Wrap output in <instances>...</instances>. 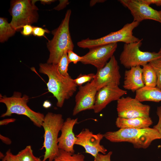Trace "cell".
Instances as JSON below:
<instances>
[{"instance_id": "26", "label": "cell", "mask_w": 161, "mask_h": 161, "mask_svg": "<svg viewBox=\"0 0 161 161\" xmlns=\"http://www.w3.org/2000/svg\"><path fill=\"white\" fill-rule=\"evenodd\" d=\"M95 75V74L94 73L80 74L76 78L74 79V81L77 86H80L86 83L91 82L94 79Z\"/></svg>"}, {"instance_id": "10", "label": "cell", "mask_w": 161, "mask_h": 161, "mask_svg": "<svg viewBox=\"0 0 161 161\" xmlns=\"http://www.w3.org/2000/svg\"><path fill=\"white\" fill-rule=\"evenodd\" d=\"M117 46V43H114L91 48L88 53L82 56L80 62L84 64L92 65L97 69L102 68L114 55Z\"/></svg>"}, {"instance_id": "36", "label": "cell", "mask_w": 161, "mask_h": 161, "mask_svg": "<svg viewBox=\"0 0 161 161\" xmlns=\"http://www.w3.org/2000/svg\"><path fill=\"white\" fill-rule=\"evenodd\" d=\"M0 139L4 143L7 145H10L12 143L11 140L9 138L1 134H0Z\"/></svg>"}, {"instance_id": "33", "label": "cell", "mask_w": 161, "mask_h": 161, "mask_svg": "<svg viewBox=\"0 0 161 161\" xmlns=\"http://www.w3.org/2000/svg\"><path fill=\"white\" fill-rule=\"evenodd\" d=\"M5 157V161H18L16 155L13 154L10 149H9L6 152Z\"/></svg>"}, {"instance_id": "11", "label": "cell", "mask_w": 161, "mask_h": 161, "mask_svg": "<svg viewBox=\"0 0 161 161\" xmlns=\"http://www.w3.org/2000/svg\"><path fill=\"white\" fill-rule=\"evenodd\" d=\"M130 11L133 21L140 23L145 20H152L161 23V12L151 7L142 0L118 1Z\"/></svg>"}, {"instance_id": "1", "label": "cell", "mask_w": 161, "mask_h": 161, "mask_svg": "<svg viewBox=\"0 0 161 161\" xmlns=\"http://www.w3.org/2000/svg\"><path fill=\"white\" fill-rule=\"evenodd\" d=\"M39 72L47 76V89L57 99V106L61 108L65 100L71 97L77 90V86L74 79L70 76L61 75L58 71L57 64L40 63Z\"/></svg>"}, {"instance_id": "39", "label": "cell", "mask_w": 161, "mask_h": 161, "mask_svg": "<svg viewBox=\"0 0 161 161\" xmlns=\"http://www.w3.org/2000/svg\"><path fill=\"white\" fill-rule=\"evenodd\" d=\"M43 106L44 108L47 109L51 107L52 104L49 101L47 100L44 101Z\"/></svg>"}, {"instance_id": "12", "label": "cell", "mask_w": 161, "mask_h": 161, "mask_svg": "<svg viewBox=\"0 0 161 161\" xmlns=\"http://www.w3.org/2000/svg\"><path fill=\"white\" fill-rule=\"evenodd\" d=\"M97 90L93 79L84 86H79L75 97V105L72 115L75 116L82 111L93 110Z\"/></svg>"}, {"instance_id": "15", "label": "cell", "mask_w": 161, "mask_h": 161, "mask_svg": "<svg viewBox=\"0 0 161 161\" xmlns=\"http://www.w3.org/2000/svg\"><path fill=\"white\" fill-rule=\"evenodd\" d=\"M118 85L111 83L102 87L97 92L93 111L95 113L100 112L111 102L117 101L127 93Z\"/></svg>"}, {"instance_id": "29", "label": "cell", "mask_w": 161, "mask_h": 161, "mask_svg": "<svg viewBox=\"0 0 161 161\" xmlns=\"http://www.w3.org/2000/svg\"><path fill=\"white\" fill-rule=\"evenodd\" d=\"M112 154V151L105 154L99 153L94 157L93 161H111V157Z\"/></svg>"}, {"instance_id": "24", "label": "cell", "mask_w": 161, "mask_h": 161, "mask_svg": "<svg viewBox=\"0 0 161 161\" xmlns=\"http://www.w3.org/2000/svg\"><path fill=\"white\" fill-rule=\"evenodd\" d=\"M69 64L67 51H66L64 53L57 64L58 71L62 75L66 77L70 76L68 72V67Z\"/></svg>"}, {"instance_id": "35", "label": "cell", "mask_w": 161, "mask_h": 161, "mask_svg": "<svg viewBox=\"0 0 161 161\" xmlns=\"http://www.w3.org/2000/svg\"><path fill=\"white\" fill-rule=\"evenodd\" d=\"M16 119L14 118L5 119L2 120L0 121V125H5L14 122Z\"/></svg>"}, {"instance_id": "20", "label": "cell", "mask_w": 161, "mask_h": 161, "mask_svg": "<svg viewBox=\"0 0 161 161\" xmlns=\"http://www.w3.org/2000/svg\"><path fill=\"white\" fill-rule=\"evenodd\" d=\"M142 79L145 86L156 87L157 78L156 72L149 64L145 65L142 68Z\"/></svg>"}, {"instance_id": "18", "label": "cell", "mask_w": 161, "mask_h": 161, "mask_svg": "<svg viewBox=\"0 0 161 161\" xmlns=\"http://www.w3.org/2000/svg\"><path fill=\"white\" fill-rule=\"evenodd\" d=\"M153 122L149 117L132 118H124L118 117L115 121L116 126L120 129H143L149 127Z\"/></svg>"}, {"instance_id": "21", "label": "cell", "mask_w": 161, "mask_h": 161, "mask_svg": "<svg viewBox=\"0 0 161 161\" xmlns=\"http://www.w3.org/2000/svg\"><path fill=\"white\" fill-rule=\"evenodd\" d=\"M16 30L8 22L7 19L4 17L0 18V42L4 43L13 36Z\"/></svg>"}, {"instance_id": "40", "label": "cell", "mask_w": 161, "mask_h": 161, "mask_svg": "<svg viewBox=\"0 0 161 161\" xmlns=\"http://www.w3.org/2000/svg\"><path fill=\"white\" fill-rule=\"evenodd\" d=\"M158 53H161V47L160 48L159 51L158 52Z\"/></svg>"}, {"instance_id": "31", "label": "cell", "mask_w": 161, "mask_h": 161, "mask_svg": "<svg viewBox=\"0 0 161 161\" xmlns=\"http://www.w3.org/2000/svg\"><path fill=\"white\" fill-rule=\"evenodd\" d=\"M33 29V27L31 25H25L23 27L21 33L24 36H29L32 34Z\"/></svg>"}, {"instance_id": "13", "label": "cell", "mask_w": 161, "mask_h": 161, "mask_svg": "<svg viewBox=\"0 0 161 161\" xmlns=\"http://www.w3.org/2000/svg\"><path fill=\"white\" fill-rule=\"evenodd\" d=\"M121 77L120 67L114 55L104 67L97 69L93 79L98 91L111 83L119 85Z\"/></svg>"}, {"instance_id": "25", "label": "cell", "mask_w": 161, "mask_h": 161, "mask_svg": "<svg viewBox=\"0 0 161 161\" xmlns=\"http://www.w3.org/2000/svg\"><path fill=\"white\" fill-rule=\"evenodd\" d=\"M154 69L156 74L157 81L156 87L161 90V58L149 63Z\"/></svg>"}, {"instance_id": "2", "label": "cell", "mask_w": 161, "mask_h": 161, "mask_svg": "<svg viewBox=\"0 0 161 161\" xmlns=\"http://www.w3.org/2000/svg\"><path fill=\"white\" fill-rule=\"evenodd\" d=\"M71 13V10H67L59 26L52 31L53 38L51 40H48L47 43L49 53L47 63L58 64L65 52L69 49L73 50L74 46L69 30Z\"/></svg>"}, {"instance_id": "32", "label": "cell", "mask_w": 161, "mask_h": 161, "mask_svg": "<svg viewBox=\"0 0 161 161\" xmlns=\"http://www.w3.org/2000/svg\"><path fill=\"white\" fill-rule=\"evenodd\" d=\"M59 1V4L54 7L53 9L60 11L64 8L69 3V1L67 0H60Z\"/></svg>"}, {"instance_id": "27", "label": "cell", "mask_w": 161, "mask_h": 161, "mask_svg": "<svg viewBox=\"0 0 161 161\" xmlns=\"http://www.w3.org/2000/svg\"><path fill=\"white\" fill-rule=\"evenodd\" d=\"M73 51L71 49L67 50L68 58L69 63H73L74 64H76L78 62H80L82 59V56L78 55Z\"/></svg>"}, {"instance_id": "23", "label": "cell", "mask_w": 161, "mask_h": 161, "mask_svg": "<svg viewBox=\"0 0 161 161\" xmlns=\"http://www.w3.org/2000/svg\"><path fill=\"white\" fill-rule=\"evenodd\" d=\"M18 161H41L33 154L31 145L27 146L16 155Z\"/></svg>"}, {"instance_id": "22", "label": "cell", "mask_w": 161, "mask_h": 161, "mask_svg": "<svg viewBox=\"0 0 161 161\" xmlns=\"http://www.w3.org/2000/svg\"><path fill=\"white\" fill-rule=\"evenodd\" d=\"M84 155L79 153L72 154L59 149L58 156L52 161H86Z\"/></svg>"}, {"instance_id": "37", "label": "cell", "mask_w": 161, "mask_h": 161, "mask_svg": "<svg viewBox=\"0 0 161 161\" xmlns=\"http://www.w3.org/2000/svg\"><path fill=\"white\" fill-rule=\"evenodd\" d=\"M104 0H91L90 2V6L91 7L94 6L97 3H102L105 1Z\"/></svg>"}, {"instance_id": "6", "label": "cell", "mask_w": 161, "mask_h": 161, "mask_svg": "<svg viewBox=\"0 0 161 161\" xmlns=\"http://www.w3.org/2000/svg\"><path fill=\"white\" fill-rule=\"evenodd\" d=\"M38 0H13L10 1L9 13L12 17L10 23L16 31L26 25L37 23L39 18L38 7L35 3Z\"/></svg>"}, {"instance_id": "19", "label": "cell", "mask_w": 161, "mask_h": 161, "mask_svg": "<svg viewBox=\"0 0 161 161\" xmlns=\"http://www.w3.org/2000/svg\"><path fill=\"white\" fill-rule=\"evenodd\" d=\"M135 92V98L140 102L150 101L159 102L161 101V90L156 87L144 86Z\"/></svg>"}, {"instance_id": "3", "label": "cell", "mask_w": 161, "mask_h": 161, "mask_svg": "<svg viewBox=\"0 0 161 161\" xmlns=\"http://www.w3.org/2000/svg\"><path fill=\"white\" fill-rule=\"evenodd\" d=\"M104 137L113 143L127 142L136 148L146 149L154 140L161 139V136L154 128L120 129L115 131L105 133Z\"/></svg>"}, {"instance_id": "4", "label": "cell", "mask_w": 161, "mask_h": 161, "mask_svg": "<svg viewBox=\"0 0 161 161\" xmlns=\"http://www.w3.org/2000/svg\"><path fill=\"white\" fill-rule=\"evenodd\" d=\"M64 122L60 114L48 112L45 115L42 127L44 130V141L41 149L45 151L42 161H52L59 153L58 134Z\"/></svg>"}, {"instance_id": "34", "label": "cell", "mask_w": 161, "mask_h": 161, "mask_svg": "<svg viewBox=\"0 0 161 161\" xmlns=\"http://www.w3.org/2000/svg\"><path fill=\"white\" fill-rule=\"evenodd\" d=\"M147 5L150 6L151 4H155L157 6H161V0H142Z\"/></svg>"}, {"instance_id": "30", "label": "cell", "mask_w": 161, "mask_h": 161, "mask_svg": "<svg viewBox=\"0 0 161 161\" xmlns=\"http://www.w3.org/2000/svg\"><path fill=\"white\" fill-rule=\"evenodd\" d=\"M156 113L159 118L158 121L156 125L153 126L161 136V106L157 107Z\"/></svg>"}, {"instance_id": "28", "label": "cell", "mask_w": 161, "mask_h": 161, "mask_svg": "<svg viewBox=\"0 0 161 161\" xmlns=\"http://www.w3.org/2000/svg\"><path fill=\"white\" fill-rule=\"evenodd\" d=\"M50 31L47 29H44L42 27H33L32 34L35 36L41 37H44L46 38L45 33H49Z\"/></svg>"}, {"instance_id": "16", "label": "cell", "mask_w": 161, "mask_h": 161, "mask_svg": "<svg viewBox=\"0 0 161 161\" xmlns=\"http://www.w3.org/2000/svg\"><path fill=\"white\" fill-rule=\"evenodd\" d=\"M78 123V119L67 118L64 121L61 128V134L58 138V146L59 149L74 154V146L76 137L73 131L74 126Z\"/></svg>"}, {"instance_id": "8", "label": "cell", "mask_w": 161, "mask_h": 161, "mask_svg": "<svg viewBox=\"0 0 161 161\" xmlns=\"http://www.w3.org/2000/svg\"><path fill=\"white\" fill-rule=\"evenodd\" d=\"M143 40L142 39L137 42L124 44L119 60L120 64L125 68L130 69L138 66H143L161 58V53L141 51L140 48Z\"/></svg>"}, {"instance_id": "17", "label": "cell", "mask_w": 161, "mask_h": 161, "mask_svg": "<svg viewBox=\"0 0 161 161\" xmlns=\"http://www.w3.org/2000/svg\"><path fill=\"white\" fill-rule=\"evenodd\" d=\"M142 69L140 66L131 67L125 72L123 86L134 92L145 86L142 79Z\"/></svg>"}, {"instance_id": "9", "label": "cell", "mask_w": 161, "mask_h": 161, "mask_svg": "<svg viewBox=\"0 0 161 161\" xmlns=\"http://www.w3.org/2000/svg\"><path fill=\"white\" fill-rule=\"evenodd\" d=\"M117 101L118 117L129 119L150 117V106L142 103L135 98L123 96Z\"/></svg>"}, {"instance_id": "41", "label": "cell", "mask_w": 161, "mask_h": 161, "mask_svg": "<svg viewBox=\"0 0 161 161\" xmlns=\"http://www.w3.org/2000/svg\"><path fill=\"white\" fill-rule=\"evenodd\" d=\"M160 12H161V10H160Z\"/></svg>"}, {"instance_id": "14", "label": "cell", "mask_w": 161, "mask_h": 161, "mask_svg": "<svg viewBox=\"0 0 161 161\" xmlns=\"http://www.w3.org/2000/svg\"><path fill=\"white\" fill-rule=\"evenodd\" d=\"M76 137L75 145L83 147L86 153L90 154L94 157L99 152L106 154L107 149L100 144V141L104 137L103 134L100 133L94 134L89 129L86 128L76 135Z\"/></svg>"}, {"instance_id": "7", "label": "cell", "mask_w": 161, "mask_h": 161, "mask_svg": "<svg viewBox=\"0 0 161 161\" xmlns=\"http://www.w3.org/2000/svg\"><path fill=\"white\" fill-rule=\"evenodd\" d=\"M140 23L133 21L125 24L120 30L112 32L99 38L92 39L88 38L82 39L77 43V45L83 49H90L97 46L123 42L128 44L137 42L140 39L133 35V31Z\"/></svg>"}, {"instance_id": "38", "label": "cell", "mask_w": 161, "mask_h": 161, "mask_svg": "<svg viewBox=\"0 0 161 161\" xmlns=\"http://www.w3.org/2000/svg\"><path fill=\"white\" fill-rule=\"evenodd\" d=\"M41 3L42 4L45 5V4H50L52 3L55 2V0H40Z\"/></svg>"}, {"instance_id": "5", "label": "cell", "mask_w": 161, "mask_h": 161, "mask_svg": "<svg viewBox=\"0 0 161 161\" xmlns=\"http://www.w3.org/2000/svg\"><path fill=\"white\" fill-rule=\"evenodd\" d=\"M29 97L26 95L22 96L21 92H14L11 97L0 95V102L4 104L7 108L6 112L1 117L11 116L13 114L25 115L36 126L42 127L45 115L39 112H35L27 105Z\"/></svg>"}]
</instances>
